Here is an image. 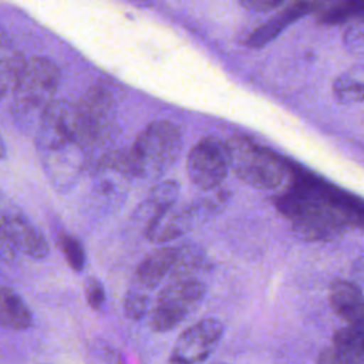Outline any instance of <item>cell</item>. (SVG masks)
Returning a JSON list of instances; mask_svg holds the SVG:
<instances>
[{"mask_svg":"<svg viewBox=\"0 0 364 364\" xmlns=\"http://www.w3.org/2000/svg\"><path fill=\"white\" fill-rule=\"evenodd\" d=\"M289 175L291 183L274 198V206L290 222L296 236L307 242H328L363 228L360 198L290 162Z\"/></svg>","mask_w":364,"mask_h":364,"instance_id":"1","label":"cell"},{"mask_svg":"<svg viewBox=\"0 0 364 364\" xmlns=\"http://www.w3.org/2000/svg\"><path fill=\"white\" fill-rule=\"evenodd\" d=\"M38 148L44 168L55 186H68L81 168L82 145L78 135L75 104L53 100L43 111Z\"/></svg>","mask_w":364,"mask_h":364,"instance_id":"2","label":"cell"},{"mask_svg":"<svg viewBox=\"0 0 364 364\" xmlns=\"http://www.w3.org/2000/svg\"><path fill=\"white\" fill-rule=\"evenodd\" d=\"M181 149L179 127L166 119L152 121L124 152L127 173L138 178H155L173 166Z\"/></svg>","mask_w":364,"mask_h":364,"instance_id":"3","label":"cell"},{"mask_svg":"<svg viewBox=\"0 0 364 364\" xmlns=\"http://www.w3.org/2000/svg\"><path fill=\"white\" fill-rule=\"evenodd\" d=\"M229 169L257 189H274L289 175V162L253 139L235 135L226 142Z\"/></svg>","mask_w":364,"mask_h":364,"instance_id":"4","label":"cell"},{"mask_svg":"<svg viewBox=\"0 0 364 364\" xmlns=\"http://www.w3.org/2000/svg\"><path fill=\"white\" fill-rule=\"evenodd\" d=\"M206 284L198 276L176 277L158 291L148 311V324L155 333H168L183 323L203 301Z\"/></svg>","mask_w":364,"mask_h":364,"instance_id":"5","label":"cell"},{"mask_svg":"<svg viewBox=\"0 0 364 364\" xmlns=\"http://www.w3.org/2000/svg\"><path fill=\"white\" fill-rule=\"evenodd\" d=\"M60 82V71L54 63L44 57L26 61L21 75L13 90L14 108L18 114L38 112L53 101Z\"/></svg>","mask_w":364,"mask_h":364,"instance_id":"6","label":"cell"},{"mask_svg":"<svg viewBox=\"0 0 364 364\" xmlns=\"http://www.w3.org/2000/svg\"><path fill=\"white\" fill-rule=\"evenodd\" d=\"M78 135L84 149L104 144L115 124L114 97L108 88L92 85L75 104Z\"/></svg>","mask_w":364,"mask_h":364,"instance_id":"7","label":"cell"},{"mask_svg":"<svg viewBox=\"0 0 364 364\" xmlns=\"http://www.w3.org/2000/svg\"><path fill=\"white\" fill-rule=\"evenodd\" d=\"M186 171L191 182L200 189L218 188L229 171L226 142L206 136L196 142L188 154Z\"/></svg>","mask_w":364,"mask_h":364,"instance_id":"8","label":"cell"},{"mask_svg":"<svg viewBox=\"0 0 364 364\" xmlns=\"http://www.w3.org/2000/svg\"><path fill=\"white\" fill-rule=\"evenodd\" d=\"M185 274L183 246H162L145 256L136 266L129 289L149 296L152 290Z\"/></svg>","mask_w":364,"mask_h":364,"instance_id":"9","label":"cell"},{"mask_svg":"<svg viewBox=\"0 0 364 364\" xmlns=\"http://www.w3.org/2000/svg\"><path fill=\"white\" fill-rule=\"evenodd\" d=\"M223 333V324L215 317L196 321L178 336L169 364H203L219 346Z\"/></svg>","mask_w":364,"mask_h":364,"instance_id":"10","label":"cell"},{"mask_svg":"<svg viewBox=\"0 0 364 364\" xmlns=\"http://www.w3.org/2000/svg\"><path fill=\"white\" fill-rule=\"evenodd\" d=\"M215 210L216 205L213 202H200L181 209H173L172 206L146 223L145 235L149 240L158 243L175 240L189 232L196 222L203 220Z\"/></svg>","mask_w":364,"mask_h":364,"instance_id":"11","label":"cell"},{"mask_svg":"<svg viewBox=\"0 0 364 364\" xmlns=\"http://www.w3.org/2000/svg\"><path fill=\"white\" fill-rule=\"evenodd\" d=\"M363 328L344 326L336 330L331 344L318 353L316 364H364Z\"/></svg>","mask_w":364,"mask_h":364,"instance_id":"12","label":"cell"},{"mask_svg":"<svg viewBox=\"0 0 364 364\" xmlns=\"http://www.w3.org/2000/svg\"><path fill=\"white\" fill-rule=\"evenodd\" d=\"M328 303L337 317L353 327H364V299L358 283L337 279L330 284Z\"/></svg>","mask_w":364,"mask_h":364,"instance_id":"13","label":"cell"},{"mask_svg":"<svg viewBox=\"0 0 364 364\" xmlns=\"http://www.w3.org/2000/svg\"><path fill=\"white\" fill-rule=\"evenodd\" d=\"M317 7L314 0H293L273 17L266 20L257 28H255L246 38V44L252 48H260L274 40L287 26L299 20L307 13L314 11Z\"/></svg>","mask_w":364,"mask_h":364,"instance_id":"14","label":"cell"},{"mask_svg":"<svg viewBox=\"0 0 364 364\" xmlns=\"http://www.w3.org/2000/svg\"><path fill=\"white\" fill-rule=\"evenodd\" d=\"M33 316L24 300L10 287L0 284V328L26 330Z\"/></svg>","mask_w":364,"mask_h":364,"instance_id":"15","label":"cell"},{"mask_svg":"<svg viewBox=\"0 0 364 364\" xmlns=\"http://www.w3.org/2000/svg\"><path fill=\"white\" fill-rule=\"evenodd\" d=\"M364 0H324L317 4V21L326 26L341 24L363 16Z\"/></svg>","mask_w":364,"mask_h":364,"instance_id":"16","label":"cell"},{"mask_svg":"<svg viewBox=\"0 0 364 364\" xmlns=\"http://www.w3.org/2000/svg\"><path fill=\"white\" fill-rule=\"evenodd\" d=\"M24 64L26 60L21 53L0 41V97L14 90Z\"/></svg>","mask_w":364,"mask_h":364,"instance_id":"17","label":"cell"},{"mask_svg":"<svg viewBox=\"0 0 364 364\" xmlns=\"http://www.w3.org/2000/svg\"><path fill=\"white\" fill-rule=\"evenodd\" d=\"M333 91L336 98L343 104L360 102L364 95V81H363V67L354 65L334 81Z\"/></svg>","mask_w":364,"mask_h":364,"instance_id":"18","label":"cell"},{"mask_svg":"<svg viewBox=\"0 0 364 364\" xmlns=\"http://www.w3.org/2000/svg\"><path fill=\"white\" fill-rule=\"evenodd\" d=\"M176 196H178V183L173 181H166L155 186L145 202V205L148 206L146 223L156 215L172 208L176 200Z\"/></svg>","mask_w":364,"mask_h":364,"instance_id":"19","label":"cell"},{"mask_svg":"<svg viewBox=\"0 0 364 364\" xmlns=\"http://www.w3.org/2000/svg\"><path fill=\"white\" fill-rule=\"evenodd\" d=\"M58 246L61 249V253L65 262L74 272L80 273L85 269V263H87L85 250L77 237H74L70 233H60Z\"/></svg>","mask_w":364,"mask_h":364,"instance_id":"20","label":"cell"},{"mask_svg":"<svg viewBox=\"0 0 364 364\" xmlns=\"http://www.w3.org/2000/svg\"><path fill=\"white\" fill-rule=\"evenodd\" d=\"M151 309V299L148 294L128 289L124 296V313L129 320L138 321L144 318Z\"/></svg>","mask_w":364,"mask_h":364,"instance_id":"21","label":"cell"},{"mask_svg":"<svg viewBox=\"0 0 364 364\" xmlns=\"http://www.w3.org/2000/svg\"><path fill=\"white\" fill-rule=\"evenodd\" d=\"M84 293H85L87 304L92 310H100L104 306V303H105V289H104V284L98 279L88 277L85 280Z\"/></svg>","mask_w":364,"mask_h":364,"instance_id":"22","label":"cell"},{"mask_svg":"<svg viewBox=\"0 0 364 364\" xmlns=\"http://www.w3.org/2000/svg\"><path fill=\"white\" fill-rule=\"evenodd\" d=\"M363 31H364V27H363L361 17L355 18V21L346 30L344 41L351 53L361 54L363 46H364V33Z\"/></svg>","mask_w":364,"mask_h":364,"instance_id":"23","label":"cell"},{"mask_svg":"<svg viewBox=\"0 0 364 364\" xmlns=\"http://www.w3.org/2000/svg\"><path fill=\"white\" fill-rule=\"evenodd\" d=\"M246 9L255 10V11H269L276 7H280L282 4L290 1V0H239ZM293 1V0H291Z\"/></svg>","mask_w":364,"mask_h":364,"instance_id":"24","label":"cell"},{"mask_svg":"<svg viewBox=\"0 0 364 364\" xmlns=\"http://www.w3.org/2000/svg\"><path fill=\"white\" fill-rule=\"evenodd\" d=\"M101 353H102V360L105 361V364H122L119 353L117 350H114L112 347L104 346L101 348Z\"/></svg>","mask_w":364,"mask_h":364,"instance_id":"25","label":"cell"},{"mask_svg":"<svg viewBox=\"0 0 364 364\" xmlns=\"http://www.w3.org/2000/svg\"><path fill=\"white\" fill-rule=\"evenodd\" d=\"M3 158H6V146H4L3 139L0 136V159H3Z\"/></svg>","mask_w":364,"mask_h":364,"instance_id":"26","label":"cell"},{"mask_svg":"<svg viewBox=\"0 0 364 364\" xmlns=\"http://www.w3.org/2000/svg\"><path fill=\"white\" fill-rule=\"evenodd\" d=\"M216 364H226V363H216Z\"/></svg>","mask_w":364,"mask_h":364,"instance_id":"27","label":"cell"}]
</instances>
